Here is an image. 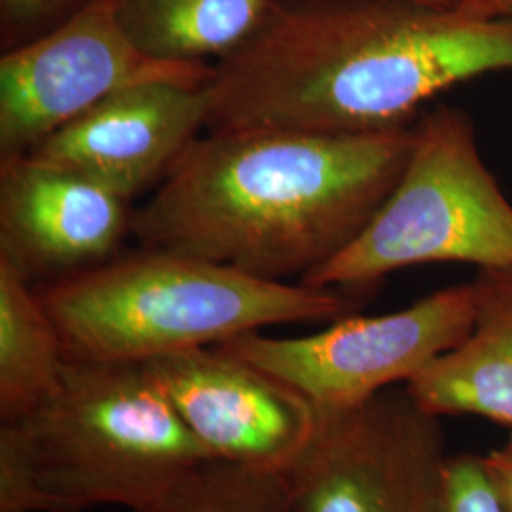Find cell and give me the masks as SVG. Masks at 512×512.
<instances>
[{
  "instance_id": "obj_1",
  "label": "cell",
  "mask_w": 512,
  "mask_h": 512,
  "mask_svg": "<svg viewBox=\"0 0 512 512\" xmlns=\"http://www.w3.org/2000/svg\"><path fill=\"white\" fill-rule=\"evenodd\" d=\"M512 71V19L410 0H283L213 65L207 131L408 128L440 92Z\"/></svg>"
},
{
  "instance_id": "obj_2",
  "label": "cell",
  "mask_w": 512,
  "mask_h": 512,
  "mask_svg": "<svg viewBox=\"0 0 512 512\" xmlns=\"http://www.w3.org/2000/svg\"><path fill=\"white\" fill-rule=\"evenodd\" d=\"M414 128L207 131L173 165L131 234L262 279L300 281L342 253L399 183Z\"/></svg>"
},
{
  "instance_id": "obj_3",
  "label": "cell",
  "mask_w": 512,
  "mask_h": 512,
  "mask_svg": "<svg viewBox=\"0 0 512 512\" xmlns=\"http://www.w3.org/2000/svg\"><path fill=\"white\" fill-rule=\"evenodd\" d=\"M205 459L145 363L69 361L48 403L0 423V512L141 511Z\"/></svg>"
},
{
  "instance_id": "obj_4",
  "label": "cell",
  "mask_w": 512,
  "mask_h": 512,
  "mask_svg": "<svg viewBox=\"0 0 512 512\" xmlns=\"http://www.w3.org/2000/svg\"><path fill=\"white\" fill-rule=\"evenodd\" d=\"M33 287L74 363H147L275 325L332 323L359 306L342 289L145 247Z\"/></svg>"
},
{
  "instance_id": "obj_5",
  "label": "cell",
  "mask_w": 512,
  "mask_h": 512,
  "mask_svg": "<svg viewBox=\"0 0 512 512\" xmlns=\"http://www.w3.org/2000/svg\"><path fill=\"white\" fill-rule=\"evenodd\" d=\"M433 262L512 268V203L480 156L473 120L448 105L414 126L403 175L365 230L302 283L361 291Z\"/></svg>"
},
{
  "instance_id": "obj_6",
  "label": "cell",
  "mask_w": 512,
  "mask_h": 512,
  "mask_svg": "<svg viewBox=\"0 0 512 512\" xmlns=\"http://www.w3.org/2000/svg\"><path fill=\"white\" fill-rule=\"evenodd\" d=\"M315 408L310 442L285 473L296 512H439L450 458L442 418L404 387Z\"/></svg>"
},
{
  "instance_id": "obj_7",
  "label": "cell",
  "mask_w": 512,
  "mask_h": 512,
  "mask_svg": "<svg viewBox=\"0 0 512 512\" xmlns=\"http://www.w3.org/2000/svg\"><path fill=\"white\" fill-rule=\"evenodd\" d=\"M473 281L429 294L404 310L346 315L308 336L247 332L220 349L258 366L321 408L365 403L459 346L473 329Z\"/></svg>"
},
{
  "instance_id": "obj_8",
  "label": "cell",
  "mask_w": 512,
  "mask_h": 512,
  "mask_svg": "<svg viewBox=\"0 0 512 512\" xmlns=\"http://www.w3.org/2000/svg\"><path fill=\"white\" fill-rule=\"evenodd\" d=\"M120 0H86L46 33L0 59V156H23L112 93L143 82H209L213 65L145 54Z\"/></svg>"
},
{
  "instance_id": "obj_9",
  "label": "cell",
  "mask_w": 512,
  "mask_h": 512,
  "mask_svg": "<svg viewBox=\"0 0 512 512\" xmlns=\"http://www.w3.org/2000/svg\"><path fill=\"white\" fill-rule=\"evenodd\" d=\"M145 365L213 459L285 475L310 442L315 404L219 346L169 353Z\"/></svg>"
},
{
  "instance_id": "obj_10",
  "label": "cell",
  "mask_w": 512,
  "mask_h": 512,
  "mask_svg": "<svg viewBox=\"0 0 512 512\" xmlns=\"http://www.w3.org/2000/svg\"><path fill=\"white\" fill-rule=\"evenodd\" d=\"M209 82L165 80L124 88L57 129L27 156L129 203L162 183L207 129Z\"/></svg>"
},
{
  "instance_id": "obj_11",
  "label": "cell",
  "mask_w": 512,
  "mask_h": 512,
  "mask_svg": "<svg viewBox=\"0 0 512 512\" xmlns=\"http://www.w3.org/2000/svg\"><path fill=\"white\" fill-rule=\"evenodd\" d=\"M131 220L128 202L99 184L27 154L0 162V260L31 285L109 260Z\"/></svg>"
},
{
  "instance_id": "obj_12",
  "label": "cell",
  "mask_w": 512,
  "mask_h": 512,
  "mask_svg": "<svg viewBox=\"0 0 512 512\" xmlns=\"http://www.w3.org/2000/svg\"><path fill=\"white\" fill-rule=\"evenodd\" d=\"M473 289L467 338L403 387L439 418L478 416L512 429V268L476 270Z\"/></svg>"
},
{
  "instance_id": "obj_13",
  "label": "cell",
  "mask_w": 512,
  "mask_h": 512,
  "mask_svg": "<svg viewBox=\"0 0 512 512\" xmlns=\"http://www.w3.org/2000/svg\"><path fill=\"white\" fill-rule=\"evenodd\" d=\"M283 0H120L129 38L156 59L215 65L247 44Z\"/></svg>"
},
{
  "instance_id": "obj_14",
  "label": "cell",
  "mask_w": 512,
  "mask_h": 512,
  "mask_svg": "<svg viewBox=\"0 0 512 512\" xmlns=\"http://www.w3.org/2000/svg\"><path fill=\"white\" fill-rule=\"evenodd\" d=\"M67 363L35 287L0 260V423L48 403L63 384Z\"/></svg>"
},
{
  "instance_id": "obj_15",
  "label": "cell",
  "mask_w": 512,
  "mask_h": 512,
  "mask_svg": "<svg viewBox=\"0 0 512 512\" xmlns=\"http://www.w3.org/2000/svg\"><path fill=\"white\" fill-rule=\"evenodd\" d=\"M137 512H296L287 478L205 459Z\"/></svg>"
},
{
  "instance_id": "obj_16",
  "label": "cell",
  "mask_w": 512,
  "mask_h": 512,
  "mask_svg": "<svg viewBox=\"0 0 512 512\" xmlns=\"http://www.w3.org/2000/svg\"><path fill=\"white\" fill-rule=\"evenodd\" d=\"M439 512H505L482 471L480 456L448 458Z\"/></svg>"
},
{
  "instance_id": "obj_17",
  "label": "cell",
  "mask_w": 512,
  "mask_h": 512,
  "mask_svg": "<svg viewBox=\"0 0 512 512\" xmlns=\"http://www.w3.org/2000/svg\"><path fill=\"white\" fill-rule=\"evenodd\" d=\"M86 0H0L2 42L10 48L46 33Z\"/></svg>"
},
{
  "instance_id": "obj_18",
  "label": "cell",
  "mask_w": 512,
  "mask_h": 512,
  "mask_svg": "<svg viewBox=\"0 0 512 512\" xmlns=\"http://www.w3.org/2000/svg\"><path fill=\"white\" fill-rule=\"evenodd\" d=\"M480 465L503 511L512 512V431L501 446L480 456Z\"/></svg>"
},
{
  "instance_id": "obj_19",
  "label": "cell",
  "mask_w": 512,
  "mask_h": 512,
  "mask_svg": "<svg viewBox=\"0 0 512 512\" xmlns=\"http://www.w3.org/2000/svg\"><path fill=\"white\" fill-rule=\"evenodd\" d=\"M458 8L478 18L512 19V0H459Z\"/></svg>"
},
{
  "instance_id": "obj_20",
  "label": "cell",
  "mask_w": 512,
  "mask_h": 512,
  "mask_svg": "<svg viewBox=\"0 0 512 512\" xmlns=\"http://www.w3.org/2000/svg\"><path fill=\"white\" fill-rule=\"evenodd\" d=\"M410 2H420V4H429V6H442V8H456L459 0H410Z\"/></svg>"
}]
</instances>
